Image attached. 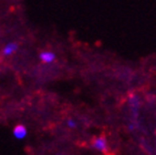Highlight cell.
<instances>
[{
    "label": "cell",
    "mask_w": 156,
    "mask_h": 155,
    "mask_svg": "<svg viewBox=\"0 0 156 155\" xmlns=\"http://www.w3.org/2000/svg\"><path fill=\"white\" fill-rule=\"evenodd\" d=\"M129 105L131 107V110L133 111V115L135 119H137L138 116V109L141 105V101L136 94H129Z\"/></svg>",
    "instance_id": "6da1fadb"
},
{
    "label": "cell",
    "mask_w": 156,
    "mask_h": 155,
    "mask_svg": "<svg viewBox=\"0 0 156 155\" xmlns=\"http://www.w3.org/2000/svg\"><path fill=\"white\" fill-rule=\"evenodd\" d=\"M92 146H93V149L96 150V151L104 153L108 150V141H106V139L104 136L96 137V139H94Z\"/></svg>",
    "instance_id": "7a4b0ae2"
},
{
    "label": "cell",
    "mask_w": 156,
    "mask_h": 155,
    "mask_svg": "<svg viewBox=\"0 0 156 155\" xmlns=\"http://www.w3.org/2000/svg\"><path fill=\"white\" fill-rule=\"evenodd\" d=\"M13 135L17 137L18 140H22L27 136V128L23 125H17L13 128Z\"/></svg>",
    "instance_id": "3957f363"
},
{
    "label": "cell",
    "mask_w": 156,
    "mask_h": 155,
    "mask_svg": "<svg viewBox=\"0 0 156 155\" xmlns=\"http://www.w3.org/2000/svg\"><path fill=\"white\" fill-rule=\"evenodd\" d=\"M40 59H41L42 62L51 63V62H53L54 59H55V56H54V53H52V52L45 51V52H42V53L40 54Z\"/></svg>",
    "instance_id": "277c9868"
},
{
    "label": "cell",
    "mask_w": 156,
    "mask_h": 155,
    "mask_svg": "<svg viewBox=\"0 0 156 155\" xmlns=\"http://www.w3.org/2000/svg\"><path fill=\"white\" fill-rule=\"evenodd\" d=\"M18 49V45L17 43H9V45H7L3 49V54L5 56H11L16 50Z\"/></svg>",
    "instance_id": "5b68a950"
},
{
    "label": "cell",
    "mask_w": 156,
    "mask_h": 155,
    "mask_svg": "<svg viewBox=\"0 0 156 155\" xmlns=\"http://www.w3.org/2000/svg\"><path fill=\"white\" fill-rule=\"evenodd\" d=\"M66 124H68V126H69V128H76V123H75L74 120H68Z\"/></svg>",
    "instance_id": "8992f818"
},
{
    "label": "cell",
    "mask_w": 156,
    "mask_h": 155,
    "mask_svg": "<svg viewBox=\"0 0 156 155\" xmlns=\"http://www.w3.org/2000/svg\"><path fill=\"white\" fill-rule=\"evenodd\" d=\"M60 155H63V154H60Z\"/></svg>",
    "instance_id": "52a82bcc"
}]
</instances>
